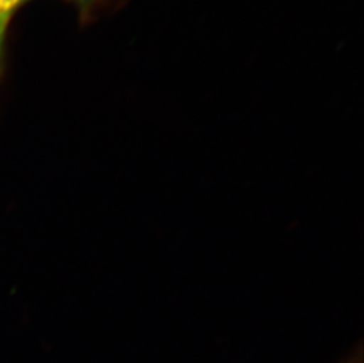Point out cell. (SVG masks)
<instances>
[{"label":"cell","mask_w":364,"mask_h":363,"mask_svg":"<svg viewBox=\"0 0 364 363\" xmlns=\"http://www.w3.org/2000/svg\"><path fill=\"white\" fill-rule=\"evenodd\" d=\"M28 0H0V73H3L7 31L11 21Z\"/></svg>","instance_id":"6da1fadb"},{"label":"cell","mask_w":364,"mask_h":363,"mask_svg":"<svg viewBox=\"0 0 364 363\" xmlns=\"http://www.w3.org/2000/svg\"><path fill=\"white\" fill-rule=\"evenodd\" d=\"M69 1L76 4L82 12H90L97 4H100V0H69Z\"/></svg>","instance_id":"7a4b0ae2"}]
</instances>
